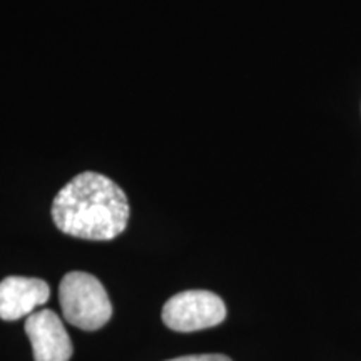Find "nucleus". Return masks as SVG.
<instances>
[{
  "label": "nucleus",
  "mask_w": 361,
  "mask_h": 361,
  "mask_svg": "<svg viewBox=\"0 0 361 361\" xmlns=\"http://www.w3.org/2000/svg\"><path fill=\"white\" fill-rule=\"evenodd\" d=\"M62 314L72 326L96 331L106 326L112 316V305L106 288L92 274L72 271L59 284Z\"/></svg>",
  "instance_id": "2"
},
{
  "label": "nucleus",
  "mask_w": 361,
  "mask_h": 361,
  "mask_svg": "<svg viewBox=\"0 0 361 361\" xmlns=\"http://www.w3.org/2000/svg\"><path fill=\"white\" fill-rule=\"evenodd\" d=\"M168 361H231L224 355H191V356H179Z\"/></svg>",
  "instance_id": "6"
},
{
  "label": "nucleus",
  "mask_w": 361,
  "mask_h": 361,
  "mask_svg": "<svg viewBox=\"0 0 361 361\" xmlns=\"http://www.w3.org/2000/svg\"><path fill=\"white\" fill-rule=\"evenodd\" d=\"M59 231L87 241H111L126 231L130 207L126 192L107 176L82 173L71 179L52 202Z\"/></svg>",
  "instance_id": "1"
},
{
  "label": "nucleus",
  "mask_w": 361,
  "mask_h": 361,
  "mask_svg": "<svg viewBox=\"0 0 361 361\" xmlns=\"http://www.w3.org/2000/svg\"><path fill=\"white\" fill-rule=\"evenodd\" d=\"M25 333L35 361H69L72 341L62 319L52 310L35 311L25 319Z\"/></svg>",
  "instance_id": "4"
},
{
  "label": "nucleus",
  "mask_w": 361,
  "mask_h": 361,
  "mask_svg": "<svg viewBox=\"0 0 361 361\" xmlns=\"http://www.w3.org/2000/svg\"><path fill=\"white\" fill-rule=\"evenodd\" d=\"M226 305L218 295L189 290L169 298L162 308V322L178 333H192L218 326L226 319Z\"/></svg>",
  "instance_id": "3"
},
{
  "label": "nucleus",
  "mask_w": 361,
  "mask_h": 361,
  "mask_svg": "<svg viewBox=\"0 0 361 361\" xmlns=\"http://www.w3.org/2000/svg\"><path fill=\"white\" fill-rule=\"evenodd\" d=\"M51 298V288L44 279L7 276L0 281V318L4 322L17 319L35 313Z\"/></svg>",
  "instance_id": "5"
}]
</instances>
